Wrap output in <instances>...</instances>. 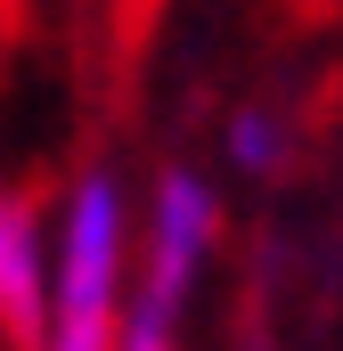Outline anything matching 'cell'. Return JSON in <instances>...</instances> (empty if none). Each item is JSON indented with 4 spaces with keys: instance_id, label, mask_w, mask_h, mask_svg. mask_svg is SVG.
<instances>
[{
    "instance_id": "6da1fadb",
    "label": "cell",
    "mask_w": 343,
    "mask_h": 351,
    "mask_svg": "<svg viewBox=\"0 0 343 351\" xmlns=\"http://www.w3.org/2000/svg\"><path fill=\"white\" fill-rule=\"evenodd\" d=\"M139 204L115 164H82L49 204V319L41 351H115L131 294Z\"/></svg>"
},
{
    "instance_id": "7a4b0ae2",
    "label": "cell",
    "mask_w": 343,
    "mask_h": 351,
    "mask_svg": "<svg viewBox=\"0 0 343 351\" xmlns=\"http://www.w3.org/2000/svg\"><path fill=\"white\" fill-rule=\"evenodd\" d=\"M221 188L196 164H164L139 196V245H131V294H123V335L115 351H188L204 278L221 254Z\"/></svg>"
},
{
    "instance_id": "3957f363",
    "label": "cell",
    "mask_w": 343,
    "mask_h": 351,
    "mask_svg": "<svg viewBox=\"0 0 343 351\" xmlns=\"http://www.w3.org/2000/svg\"><path fill=\"white\" fill-rule=\"evenodd\" d=\"M49 319V204L0 180V351H41Z\"/></svg>"
},
{
    "instance_id": "277c9868",
    "label": "cell",
    "mask_w": 343,
    "mask_h": 351,
    "mask_svg": "<svg viewBox=\"0 0 343 351\" xmlns=\"http://www.w3.org/2000/svg\"><path fill=\"white\" fill-rule=\"evenodd\" d=\"M221 164L237 180H278L294 164V114H278V106H237L229 131H221Z\"/></svg>"
}]
</instances>
